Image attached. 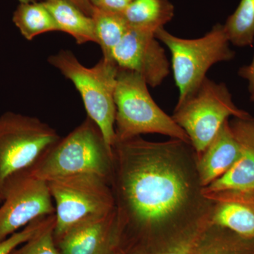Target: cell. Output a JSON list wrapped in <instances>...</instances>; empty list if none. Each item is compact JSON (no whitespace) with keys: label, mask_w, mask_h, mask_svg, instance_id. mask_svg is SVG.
Listing matches in <instances>:
<instances>
[{"label":"cell","mask_w":254,"mask_h":254,"mask_svg":"<svg viewBox=\"0 0 254 254\" xmlns=\"http://www.w3.org/2000/svg\"><path fill=\"white\" fill-rule=\"evenodd\" d=\"M191 144L141 136L116 141L110 186L115 199L117 247L126 234L148 233L177 224L200 225L215 202L205 198Z\"/></svg>","instance_id":"6da1fadb"},{"label":"cell","mask_w":254,"mask_h":254,"mask_svg":"<svg viewBox=\"0 0 254 254\" xmlns=\"http://www.w3.org/2000/svg\"><path fill=\"white\" fill-rule=\"evenodd\" d=\"M60 138L54 128L35 117L13 112L0 115V203L32 176Z\"/></svg>","instance_id":"7a4b0ae2"},{"label":"cell","mask_w":254,"mask_h":254,"mask_svg":"<svg viewBox=\"0 0 254 254\" xmlns=\"http://www.w3.org/2000/svg\"><path fill=\"white\" fill-rule=\"evenodd\" d=\"M113 150L99 127L87 117L48 152L31 177L48 182L60 177L90 174L109 182L113 175Z\"/></svg>","instance_id":"3957f363"},{"label":"cell","mask_w":254,"mask_h":254,"mask_svg":"<svg viewBox=\"0 0 254 254\" xmlns=\"http://www.w3.org/2000/svg\"><path fill=\"white\" fill-rule=\"evenodd\" d=\"M48 63L72 82L81 95L88 118L99 127L107 145L113 150L116 138L117 65L113 60L102 58L93 67H86L72 52L65 50L50 55Z\"/></svg>","instance_id":"277c9868"},{"label":"cell","mask_w":254,"mask_h":254,"mask_svg":"<svg viewBox=\"0 0 254 254\" xmlns=\"http://www.w3.org/2000/svg\"><path fill=\"white\" fill-rule=\"evenodd\" d=\"M141 75L118 68L115 102L116 141L159 133L190 143L185 131L152 98Z\"/></svg>","instance_id":"5b68a950"},{"label":"cell","mask_w":254,"mask_h":254,"mask_svg":"<svg viewBox=\"0 0 254 254\" xmlns=\"http://www.w3.org/2000/svg\"><path fill=\"white\" fill-rule=\"evenodd\" d=\"M155 36L171 54L170 64L179 90L178 101L195 91L213 65L231 61L235 57L223 24L220 23L194 39L180 38L164 27L155 32Z\"/></svg>","instance_id":"8992f818"},{"label":"cell","mask_w":254,"mask_h":254,"mask_svg":"<svg viewBox=\"0 0 254 254\" xmlns=\"http://www.w3.org/2000/svg\"><path fill=\"white\" fill-rule=\"evenodd\" d=\"M230 117L250 118L237 108L225 83L207 76L191 94L177 102L172 118L187 133L198 157Z\"/></svg>","instance_id":"52a82bcc"},{"label":"cell","mask_w":254,"mask_h":254,"mask_svg":"<svg viewBox=\"0 0 254 254\" xmlns=\"http://www.w3.org/2000/svg\"><path fill=\"white\" fill-rule=\"evenodd\" d=\"M47 183L55 203V242L78 224L115 211L111 186L102 177L81 174Z\"/></svg>","instance_id":"ba28073f"},{"label":"cell","mask_w":254,"mask_h":254,"mask_svg":"<svg viewBox=\"0 0 254 254\" xmlns=\"http://www.w3.org/2000/svg\"><path fill=\"white\" fill-rule=\"evenodd\" d=\"M111 60L119 68L141 75L148 86L158 87L168 77L171 64L155 33L128 28L114 48Z\"/></svg>","instance_id":"9c48e42d"},{"label":"cell","mask_w":254,"mask_h":254,"mask_svg":"<svg viewBox=\"0 0 254 254\" xmlns=\"http://www.w3.org/2000/svg\"><path fill=\"white\" fill-rule=\"evenodd\" d=\"M0 207V242L38 219L55 215L48 183L30 177L6 195Z\"/></svg>","instance_id":"30bf717a"},{"label":"cell","mask_w":254,"mask_h":254,"mask_svg":"<svg viewBox=\"0 0 254 254\" xmlns=\"http://www.w3.org/2000/svg\"><path fill=\"white\" fill-rule=\"evenodd\" d=\"M230 125L241 145L240 156L228 171L203 188L205 198L254 193V120L236 118Z\"/></svg>","instance_id":"8fae6325"},{"label":"cell","mask_w":254,"mask_h":254,"mask_svg":"<svg viewBox=\"0 0 254 254\" xmlns=\"http://www.w3.org/2000/svg\"><path fill=\"white\" fill-rule=\"evenodd\" d=\"M61 254H110L117 247L115 210L78 224L56 242Z\"/></svg>","instance_id":"7c38bea8"},{"label":"cell","mask_w":254,"mask_h":254,"mask_svg":"<svg viewBox=\"0 0 254 254\" xmlns=\"http://www.w3.org/2000/svg\"><path fill=\"white\" fill-rule=\"evenodd\" d=\"M240 154V142L227 120L206 149L197 158V170L203 188L228 171Z\"/></svg>","instance_id":"4fadbf2b"},{"label":"cell","mask_w":254,"mask_h":254,"mask_svg":"<svg viewBox=\"0 0 254 254\" xmlns=\"http://www.w3.org/2000/svg\"><path fill=\"white\" fill-rule=\"evenodd\" d=\"M210 222L241 236L254 239V203L240 197L223 196L215 200Z\"/></svg>","instance_id":"5bb4252c"},{"label":"cell","mask_w":254,"mask_h":254,"mask_svg":"<svg viewBox=\"0 0 254 254\" xmlns=\"http://www.w3.org/2000/svg\"><path fill=\"white\" fill-rule=\"evenodd\" d=\"M43 4L50 11L59 31L72 36L78 45L97 43L94 22L68 0H44Z\"/></svg>","instance_id":"9a60e30c"},{"label":"cell","mask_w":254,"mask_h":254,"mask_svg":"<svg viewBox=\"0 0 254 254\" xmlns=\"http://www.w3.org/2000/svg\"><path fill=\"white\" fill-rule=\"evenodd\" d=\"M131 28L155 34L175 16V6L170 0H133L123 13Z\"/></svg>","instance_id":"2e32d148"},{"label":"cell","mask_w":254,"mask_h":254,"mask_svg":"<svg viewBox=\"0 0 254 254\" xmlns=\"http://www.w3.org/2000/svg\"><path fill=\"white\" fill-rule=\"evenodd\" d=\"M13 21L28 41L43 33L59 31L54 18L43 2L21 3L14 11Z\"/></svg>","instance_id":"e0dca14e"},{"label":"cell","mask_w":254,"mask_h":254,"mask_svg":"<svg viewBox=\"0 0 254 254\" xmlns=\"http://www.w3.org/2000/svg\"><path fill=\"white\" fill-rule=\"evenodd\" d=\"M91 17L94 22L97 44L101 48L103 58L111 60L114 48L118 46L129 26L120 13L94 7Z\"/></svg>","instance_id":"ac0fdd59"},{"label":"cell","mask_w":254,"mask_h":254,"mask_svg":"<svg viewBox=\"0 0 254 254\" xmlns=\"http://www.w3.org/2000/svg\"><path fill=\"white\" fill-rule=\"evenodd\" d=\"M233 46L252 47L254 41V0H241L235 11L223 24Z\"/></svg>","instance_id":"d6986e66"},{"label":"cell","mask_w":254,"mask_h":254,"mask_svg":"<svg viewBox=\"0 0 254 254\" xmlns=\"http://www.w3.org/2000/svg\"><path fill=\"white\" fill-rule=\"evenodd\" d=\"M55 220L10 254H61L55 240Z\"/></svg>","instance_id":"ffe728a7"},{"label":"cell","mask_w":254,"mask_h":254,"mask_svg":"<svg viewBox=\"0 0 254 254\" xmlns=\"http://www.w3.org/2000/svg\"><path fill=\"white\" fill-rule=\"evenodd\" d=\"M55 220V215H48L32 222L22 230L0 242V254H10L20 245L27 242L37 233Z\"/></svg>","instance_id":"44dd1931"},{"label":"cell","mask_w":254,"mask_h":254,"mask_svg":"<svg viewBox=\"0 0 254 254\" xmlns=\"http://www.w3.org/2000/svg\"><path fill=\"white\" fill-rule=\"evenodd\" d=\"M197 245L195 235L184 237L156 254H193Z\"/></svg>","instance_id":"7402d4cb"},{"label":"cell","mask_w":254,"mask_h":254,"mask_svg":"<svg viewBox=\"0 0 254 254\" xmlns=\"http://www.w3.org/2000/svg\"><path fill=\"white\" fill-rule=\"evenodd\" d=\"M133 0H90L93 7L114 13H123Z\"/></svg>","instance_id":"603a6c76"},{"label":"cell","mask_w":254,"mask_h":254,"mask_svg":"<svg viewBox=\"0 0 254 254\" xmlns=\"http://www.w3.org/2000/svg\"><path fill=\"white\" fill-rule=\"evenodd\" d=\"M238 75L248 83L250 99L254 103V57L250 64L242 66L239 69Z\"/></svg>","instance_id":"cb8c5ba5"},{"label":"cell","mask_w":254,"mask_h":254,"mask_svg":"<svg viewBox=\"0 0 254 254\" xmlns=\"http://www.w3.org/2000/svg\"><path fill=\"white\" fill-rule=\"evenodd\" d=\"M68 1L77 6L78 9L81 10L87 16H92L93 15L94 7L91 4L90 0H68Z\"/></svg>","instance_id":"d4e9b609"},{"label":"cell","mask_w":254,"mask_h":254,"mask_svg":"<svg viewBox=\"0 0 254 254\" xmlns=\"http://www.w3.org/2000/svg\"><path fill=\"white\" fill-rule=\"evenodd\" d=\"M196 250V248H195ZM195 254H233L230 253V252H227V251H225L223 250V249L220 248H212L208 250V251H206L205 252H200V253Z\"/></svg>","instance_id":"484cf974"},{"label":"cell","mask_w":254,"mask_h":254,"mask_svg":"<svg viewBox=\"0 0 254 254\" xmlns=\"http://www.w3.org/2000/svg\"><path fill=\"white\" fill-rule=\"evenodd\" d=\"M21 3L36 2V0H18Z\"/></svg>","instance_id":"4316f807"},{"label":"cell","mask_w":254,"mask_h":254,"mask_svg":"<svg viewBox=\"0 0 254 254\" xmlns=\"http://www.w3.org/2000/svg\"><path fill=\"white\" fill-rule=\"evenodd\" d=\"M110 254H119L118 249H116V250H115L113 251V252H112Z\"/></svg>","instance_id":"83f0119b"},{"label":"cell","mask_w":254,"mask_h":254,"mask_svg":"<svg viewBox=\"0 0 254 254\" xmlns=\"http://www.w3.org/2000/svg\"><path fill=\"white\" fill-rule=\"evenodd\" d=\"M118 252H119V254H127L123 253V252H119V251H118Z\"/></svg>","instance_id":"f1b7e54d"},{"label":"cell","mask_w":254,"mask_h":254,"mask_svg":"<svg viewBox=\"0 0 254 254\" xmlns=\"http://www.w3.org/2000/svg\"><path fill=\"white\" fill-rule=\"evenodd\" d=\"M195 248H196V247H195ZM193 254H195V249L194 252H193Z\"/></svg>","instance_id":"f546056e"},{"label":"cell","mask_w":254,"mask_h":254,"mask_svg":"<svg viewBox=\"0 0 254 254\" xmlns=\"http://www.w3.org/2000/svg\"><path fill=\"white\" fill-rule=\"evenodd\" d=\"M252 202H254V201H252Z\"/></svg>","instance_id":"4dcf8cb0"}]
</instances>
